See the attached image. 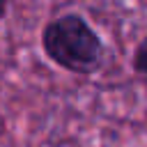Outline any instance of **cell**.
I'll return each instance as SVG.
<instances>
[{"label":"cell","instance_id":"6da1fadb","mask_svg":"<svg viewBox=\"0 0 147 147\" xmlns=\"http://www.w3.org/2000/svg\"><path fill=\"white\" fill-rule=\"evenodd\" d=\"M39 44L48 62L80 78L96 76L108 62L103 37L80 11L51 16L39 32Z\"/></svg>","mask_w":147,"mask_h":147},{"label":"cell","instance_id":"7a4b0ae2","mask_svg":"<svg viewBox=\"0 0 147 147\" xmlns=\"http://www.w3.org/2000/svg\"><path fill=\"white\" fill-rule=\"evenodd\" d=\"M131 71L138 78L147 80V32L138 39V44L131 51Z\"/></svg>","mask_w":147,"mask_h":147},{"label":"cell","instance_id":"3957f363","mask_svg":"<svg viewBox=\"0 0 147 147\" xmlns=\"http://www.w3.org/2000/svg\"><path fill=\"white\" fill-rule=\"evenodd\" d=\"M9 2L11 0H0V21L7 18V11H9Z\"/></svg>","mask_w":147,"mask_h":147}]
</instances>
